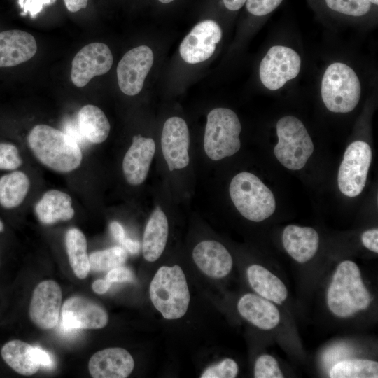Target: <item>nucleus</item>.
Wrapping results in <instances>:
<instances>
[{"mask_svg": "<svg viewBox=\"0 0 378 378\" xmlns=\"http://www.w3.org/2000/svg\"><path fill=\"white\" fill-rule=\"evenodd\" d=\"M168 220L163 211L157 206L144 230L143 255L148 262L157 260L163 253L168 237Z\"/></svg>", "mask_w": 378, "mask_h": 378, "instance_id": "obj_23", "label": "nucleus"}, {"mask_svg": "<svg viewBox=\"0 0 378 378\" xmlns=\"http://www.w3.org/2000/svg\"><path fill=\"white\" fill-rule=\"evenodd\" d=\"M283 0H246L248 11L255 16H262L274 10Z\"/></svg>", "mask_w": 378, "mask_h": 378, "instance_id": "obj_35", "label": "nucleus"}, {"mask_svg": "<svg viewBox=\"0 0 378 378\" xmlns=\"http://www.w3.org/2000/svg\"><path fill=\"white\" fill-rule=\"evenodd\" d=\"M127 256L126 251L120 246L94 251L89 255L90 269L94 272L110 270L121 266Z\"/></svg>", "mask_w": 378, "mask_h": 378, "instance_id": "obj_30", "label": "nucleus"}, {"mask_svg": "<svg viewBox=\"0 0 378 378\" xmlns=\"http://www.w3.org/2000/svg\"><path fill=\"white\" fill-rule=\"evenodd\" d=\"M52 1L55 0H19V4L24 10L22 15L29 12L30 15L35 18L44 5L50 4Z\"/></svg>", "mask_w": 378, "mask_h": 378, "instance_id": "obj_37", "label": "nucleus"}, {"mask_svg": "<svg viewBox=\"0 0 378 378\" xmlns=\"http://www.w3.org/2000/svg\"><path fill=\"white\" fill-rule=\"evenodd\" d=\"M109 228L113 237L120 244L126 238L123 227L118 221H112Z\"/></svg>", "mask_w": 378, "mask_h": 378, "instance_id": "obj_40", "label": "nucleus"}, {"mask_svg": "<svg viewBox=\"0 0 378 378\" xmlns=\"http://www.w3.org/2000/svg\"><path fill=\"white\" fill-rule=\"evenodd\" d=\"M64 4L70 12L76 13L86 8L88 0H64Z\"/></svg>", "mask_w": 378, "mask_h": 378, "instance_id": "obj_42", "label": "nucleus"}, {"mask_svg": "<svg viewBox=\"0 0 378 378\" xmlns=\"http://www.w3.org/2000/svg\"><path fill=\"white\" fill-rule=\"evenodd\" d=\"M371 4H374L377 5L378 4V0H368Z\"/></svg>", "mask_w": 378, "mask_h": 378, "instance_id": "obj_48", "label": "nucleus"}, {"mask_svg": "<svg viewBox=\"0 0 378 378\" xmlns=\"http://www.w3.org/2000/svg\"><path fill=\"white\" fill-rule=\"evenodd\" d=\"M22 163L18 148L9 143L0 144V169L13 170Z\"/></svg>", "mask_w": 378, "mask_h": 378, "instance_id": "obj_34", "label": "nucleus"}, {"mask_svg": "<svg viewBox=\"0 0 378 378\" xmlns=\"http://www.w3.org/2000/svg\"><path fill=\"white\" fill-rule=\"evenodd\" d=\"M65 244L69 263L74 274L80 279H85L90 269L84 234L78 228L69 229L65 235Z\"/></svg>", "mask_w": 378, "mask_h": 378, "instance_id": "obj_27", "label": "nucleus"}, {"mask_svg": "<svg viewBox=\"0 0 378 378\" xmlns=\"http://www.w3.org/2000/svg\"><path fill=\"white\" fill-rule=\"evenodd\" d=\"M190 135L186 121L179 117L168 118L163 126L161 147L169 169L186 167L190 161Z\"/></svg>", "mask_w": 378, "mask_h": 378, "instance_id": "obj_15", "label": "nucleus"}, {"mask_svg": "<svg viewBox=\"0 0 378 378\" xmlns=\"http://www.w3.org/2000/svg\"><path fill=\"white\" fill-rule=\"evenodd\" d=\"M370 302L358 265L351 260L340 262L327 292L329 309L338 317L346 318L366 309Z\"/></svg>", "mask_w": 378, "mask_h": 378, "instance_id": "obj_2", "label": "nucleus"}, {"mask_svg": "<svg viewBox=\"0 0 378 378\" xmlns=\"http://www.w3.org/2000/svg\"><path fill=\"white\" fill-rule=\"evenodd\" d=\"M37 44L34 37L22 30L0 32V67L22 64L36 54Z\"/></svg>", "mask_w": 378, "mask_h": 378, "instance_id": "obj_19", "label": "nucleus"}, {"mask_svg": "<svg viewBox=\"0 0 378 378\" xmlns=\"http://www.w3.org/2000/svg\"><path fill=\"white\" fill-rule=\"evenodd\" d=\"M229 192L237 209L248 220L260 222L275 211L276 202L272 192L252 173L243 172L234 176Z\"/></svg>", "mask_w": 378, "mask_h": 378, "instance_id": "obj_4", "label": "nucleus"}, {"mask_svg": "<svg viewBox=\"0 0 378 378\" xmlns=\"http://www.w3.org/2000/svg\"><path fill=\"white\" fill-rule=\"evenodd\" d=\"M35 213L42 223L50 225L71 219L75 211L69 195L58 190H50L36 204Z\"/></svg>", "mask_w": 378, "mask_h": 378, "instance_id": "obj_22", "label": "nucleus"}, {"mask_svg": "<svg viewBox=\"0 0 378 378\" xmlns=\"http://www.w3.org/2000/svg\"><path fill=\"white\" fill-rule=\"evenodd\" d=\"M106 279L111 283L132 281L134 279V274L129 268L119 266L110 270Z\"/></svg>", "mask_w": 378, "mask_h": 378, "instance_id": "obj_36", "label": "nucleus"}, {"mask_svg": "<svg viewBox=\"0 0 378 378\" xmlns=\"http://www.w3.org/2000/svg\"><path fill=\"white\" fill-rule=\"evenodd\" d=\"M154 61L150 48L141 46L127 52L117 66V78L120 90L128 96L139 94Z\"/></svg>", "mask_w": 378, "mask_h": 378, "instance_id": "obj_10", "label": "nucleus"}, {"mask_svg": "<svg viewBox=\"0 0 378 378\" xmlns=\"http://www.w3.org/2000/svg\"><path fill=\"white\" fill-rule=\"evenodd\" d=\"M282 243L286 252L295 261L304 263L316 253L319 236L312 227L288 225L283 231Z\"/></svg>", "mask_w": 378, "mask_h": 378, "instance_id": "obj_20", "label": "nucleus"}, {"mask_svg": "<svg viewBox=\"0 0 378 378\" xmlns=\"http://www.w3.org/2000/svg\"><path fill=\"white\" fill-rule=\"evenodd\" d=\"M332 10L351 16H362L368 13L372 4L368 0H326Z\"/></svg>", "mask_w": 378, "mask_h": 378, "instance_id": "obj_31", "label": "nucleus"}, {"mask_svg": "<svg viewBox=\"0 0 378 378\" xmlns=\"http://www.w3.org/2000/svg\"><path fill=\"white\" fill-rule=\"evenodd\" d=\"M62 298V290L57 282L46 280L38 284L33 292L29 306L31 321L43 330L55 328L59 321Z\"/></svg>", "mask_w": 378, "mask_h": 378, "instance_id": "obj_14", "label": "nucleus"}, {"mask_svg": "<svg viewBox=\"0 0 378 378\" xmlns=\"http://www.w3.org/2000/svg\"><path fill=\"white\" fill-rule=\"evenodd\" d=\"M77 124L83 138L92 144L104 142L110 132V123L99 107L87 104L78 113Z\"/></svg>", "mask_w": 378, "mask_h": 378, "instance_id": "obj_25", "label": "nucleus"}, {"mask_svg": "<svg viewBox=\"0 0 378 378\" xmlns=\"http://www.w3.org/2000/svg\"><path fill=\"white\" fill-rule=\"evenodd\" d=\"M240 315L262 330H271L280 322V314L271 301L253 293L243 295L237 304Z\"/></svg>", "mask_w": 378, "mask_h": 378, "instance_id": "obj_21", "label": "nucleus"}, {"mask_svg": "<svg viewBox=\"0 0 378 378\" xmlns=\"http://www.w3.org/2000/svg\"><path fill=\"white\" fill-rule=\"evenodd\" d=\"M300 67L301 59L294 50L275 46L267 51L260 62V78L267 89L276 90L297 77Z\"/></svg>", "mask_w": 378, "mask_h": 378, "instance_id": "obj_9", "label": "nucleus"}, {"mask_svg": "<svg viewBox=\"0 0 378 378\" xmlns=\"http://www.w3.org/2000/svg\"><path fill=\"white\" fill-rule=\"evenodd\" d=\"M241 130L237 114L231 109L216 108L207 115L204 148L208 157L220 160L235 154L241 147Z\"/></svg>", "mask_w": 378, "mask_h": 378, "instance_id": "obj_5", "label": "nucleus"}, {"mask_svg": "<svg viewBox=\"0 0 378 378\" xmlns=\"http://www.w3.org/2000/svg\"><path fill=\"white\" fill-rule=\"evenodd\" d=\"M121 244L132 254H136L140 249V244L139 241L125 238Z\"/></svg>", "mask_w": 378, "mask_h": 378, "instance_id": "obj_44", "label": "nucleus"}, {"mask_svg": "<svg viewBox=\"0 0 378 378\" xmlns=\"http://www.w3.org/2000/svg\"><path fill=\"white\" fill-rule=\"evenodd\" d=\"M112 53L106 44L92 43L81 48L71 62V79L74 85L82 88L96 76L107 73L113 64Z\"/></svg>", "mask_w": 378, "mask_h": 378, "instance_id": "obj_11", "label": "nucleus"}, {"mask_svg": "<svg viewBox=\"0 0 378 378\" xmlns=\"http://www.w3.org/2000/svg\"><path fill=\"white\" fill-rule=\"evenodd\" d=\"M108 316L98 304L80 296L68 298L62 308V326L69 332L100 329L106 326Z\"/></svg>", "mask_w": 378, "mask_h": 378, "instance_id": "obj_13", "label": "nucleus"}, {"mask_svg": "<svg viewBox=\"0 0 378 378\" xmlns=\"http://www.w3.org/2000/svg\"><path fill=\"white\" fill-rule=\"evenodd\" d=\"M372 160V150L365 141H356L346 148L340 166L337 183L342 193L356 197L363 191Z\"/></svg>", "mask_w": 378, "mask_h": 378, "instance_id": "obj_8", "label": "nucleus"}, {"mask_svg": "<svg viewBox=\"0 0 378 378\" xmlns=\"http://www.w3.org/2000/svg\"><path fill=\"white\" fill-rule=\"evenodd\" d=\"M363 246L370 251L378 253V230L377 228L365 231L361 236Z\"/></svg>", "mask_w": 378, "mask_h": 378, "instance_id": "obj_39", "label": "nucleus"}, {"mask_svg": "<svg viewBox=\"0 0 378 378\" xmlns=\"http://www.w3.org/2000/svg\"><path fill=\"white\" fill-rule=\"evenodd\" d=\"M31 353L34 360L40 366L47 368H52L54 365V360L51 355L43 349L32 346Z\"/></svg>", "mask_w": 378, "mask_h": 378, "instance_id": "obj_38", "label": "nucleus"}, {"mask_svg": "<svg viewBox=\"0 0 378 378\" xmlns=\"http://www.w3.org/2000/svg\"><path fill=\"white\" fill-rule=\"evenodd\" d=\"M254 377L255 378L284 377L276 360L267 354L262 355L256 360L254 368Z\"/></svg>", "mask_w": 378, "mask_h": 378, "instance_id": "obj_32", "label": "nucleus"}, {"mask_svg": "<svg viewBox=\"0 0 378 378\" xmlns=\"http://www.w3.org/2000/svg\"><path fill=\"white\" fill-rule=\"evenodd\" d=\"M221 38L222 30L216 22L211 20L200 22L181 42V57L188 64L202 62L213 55Z\"/></svg>", "mask_w": 378, "mask_h": 378, "instance_id": "obj_12", "label": "nucleus"}, {"mask_svg": "<svg viewBox=\"0 0 378 378\" xmlns=\"http://www.w3.org/2000/svg\"><path fill=\"white\" fill-rule=\"evenodd\" d=\"M66 131L68 135L72 137L79 145V144H84L85 139L80 132L78 124L75 125L71 122H69L66 125Z\"/></svg>", "mask_w": 378, "mask_h": 378, "instance_id": "obj_41", "label": "nucleus"}, {"mask_svg": "<svg viewBox=\"0 0 378 378\" xmlns=\"http://www.w3.org/2000/svg\"><path fill=\"white\" fill-rule=\"evenodd\" d=\"M247 278L251 288L261 297L281 304L288 296L285 284L267 268L252 265L246 271Z\"/></svg>", "mask_w": 378, "mask_h": 378, "instance_id": "obj_24", "label": "nucleus"}, {"mask_svg": "<svg viewBox=\"0 0 378 378\" xmlns=\"http://www.w3.org/2000/svg\"><path fill=\"white\" fill-rule=\"evenodd\" d=\"M192 258L204 274L214 279L227 276L233 265L228 251L216 241L206 240L199 243L193 250Z\"/></svg>", "mask_w": 378, "mask_h": 378, "instance_id": "obj_18", "label": "nucleus"}, {"mask_svg": "<svg viewBox=\"0 0 378 378\" xmlns=\"http://www.w3.org/2000/svg\"><path fill=\"white\" fill-rule=\"evenodd\" d=\"M225 6L230 10L235 11L240 9L246 0H222Z\"/></svg>", "mask_w": 378, "mask_h": 378, "instance_id": "obj_45", "label": "nucleus"}, {"mask_svg": "<svg viewBox=\"0 0 378 378\" xmlns=\"http://www.w3.org/2000/svg\"><path fill=\"white\" fill-rule=\"evenodd\" d=\"M331 378H377L378 363L364 359L345 360L335 364L329 372Z\"/></svg>", "mask_w": 378, "mask_h": 378, "instance_id": "obj_29", "label": "nucleus"}, {"mask_svg": "<svg viewBox=\"0 0 378 378\" xmlns=\"http://www.w3.org/2000/svg\"><path fill=\"white\" fill-rule=\"evenodd\" d=\"M27 141L36 158L54 171L68 173L81 164L83 155L78 144L66 133L50 125L34 126Z\"/></svg>", "mask_w": 378, "mask_h": 378, "instance_id": "obj_1", "label": "nucleus"}, {"mask_svg": "<svg viewBox=\"0 0 378 378\" xmlns=\"http://www.w3.org/2000/svg\"><path fill=\"white\" fill-rule=\"evenodd\" d=\"M155 151V144L152 138L140 134L133 136L122 161L123 173L130 185L138 186L146 180Z\"/></svg>", "mask_w": 378, "mask_h": 378, "instance_id": "obj_16", "label": "nucleus"}, {"mask_svg": "<svg viewBox=\"0 0 378 378\" xmlns=\"http://www.w3.org/2000/svg\"><path fill=\"white\" fill-rule=\"evenodd\" d=\"M239 371L237 363L231 358H225L220 363L207 368L201 378H234Z\"/></svg>", "mask_w": 378, "mask_h": 378, "instance_id": "obj_33", "label": "nucleus"}, {"mask_svg": "<svg viewBox=\"0 0 378 378\" xmlns=\"http://www.w3.org/2000/svg\"><path fill=\"white\" fill-rule=\"evenodd\" d=\"M32 346L18 340L6 343L1 348V354L6 363L16 372L29 376L35 374L40 365L34 360Z\"/></svg>", "mask_w": 378, "mask_h": 378, "instance_id": "obj_26", "label": "nucleus"}, {"mask_svg": "<svg viewBox=\"0 0 378 378\" xmlns=\"http://www.w3.org/2000/svg\"><path fill=\"white\" fill-rule=\"evenodd\" d=\"M30 181L26 174L15 171L0 178V204L6 209L19 206L29 191Z\"/></svg>", "mask_w": 378, "mask_h": 378, "instance_id": "obj_28", "label": "nucleus"}, {"mask_svg": "<svg viewBox=\"0 0 378 378\" xmlns=\"http://www.w3.org/2000/svg\"><path fill=\"white\" fill-rule=\"evenodd\" d=\"M134 366V359L127 350L113 347L95 353L90 359L88 370L94 378H125Z\"/></svg>", "mask_w": 378, "mask_h": 378, "instance_id": "obj_17", "label": "nucleus"}, {"mask_svg": "<svg viewBox=\"0 0 378 378\" xmlns=\"http://www.w3.org/2000/svg\"><path fill=\"white\" fill-rule=\"evenodd\" d=\"M276 159L291 170L304 167L314 151V144L302 122L293 115L284 116L276 123Z\"/></svg>", "mask_w": 378, "mask_h": 378, "instance_id": "obj_7", "label": "nucleus"}, {"mask_svg": "<svg viewBox=\"0 0 378 378\" xmlns=\"http://www.w3.org/2000/svg\"><path fill=\"white\" fill-rule=\"evenodd\" d=\"M158 1L163 4H168L173 1L174 0H158Z\"/></svg>", "mask_w": 378, "mask_h": 378, "instance_id": "obj_46", "label": "nucleus"}, {"mask_svg": "<svg viewBox=\"0 0 378 378\" xmlns=\"http://www.w3.org/2000/svg\"><path fill=\"white\" fill-rule=\"evenodd\" d=\"M4 223L3 222L0 220V232H2L4 230Z\"/></svg>", "mask_w": 378, "mask_h": 378, "instance_id": "obj_47", "label": "nucleus"}, {"mask_svg": "<svg viewBox=\"0 0 378 378\" xmlns=\"http://www.w3.org/2000/svg\"><path fill=\"white\" fill-rule=\"evenodd\" d=\"M321 97L326 108L334 113L353 111L360 97V84L354 71L336 62L326 70L321 82Z\"/></svg>", "mask_w": 378, "mask_h": 378, "instance_id": "obj_6", "label": "nucleus"}, {"mask_svg": "<svg viewBox=\"0 0 378 378\" xmlns=\"http://www.w3.org/2000/svg\"><path fill=\"white\" fill-rule=\"evenodd\" d=\"M149 294L153 306L165 319L180 318L188 310L189 289L178 265L160 267L150 282Z\"/></svg>", "mask_w": 378, "mask_h": 378, "instance_id": "obj_3", "label": "nucleus"}, {"mask_svg": "<svg viewBox=\"0 0 378 378\" xmlns=\"http://www.w3.org/2000/svg\"><path fill=\"white\" fill-rule=\"evenodd\" d=\"M111 284L106 279H98L92 284V288L96 293L104 294L109 290Z\"/></svg>", "mask_w": 378, "mask_h": 378, "instance_id": "obj_43", "label": "nucleus"}]
</instances>
